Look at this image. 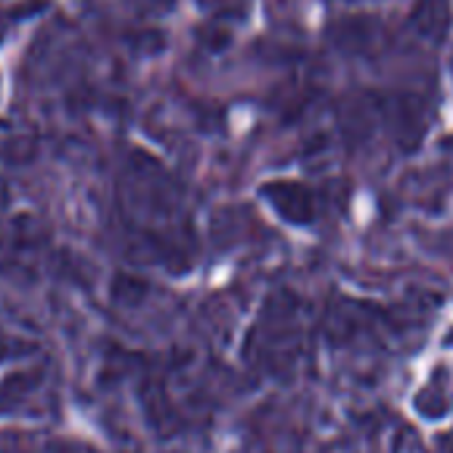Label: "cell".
<instances>
[{
  "instance_id": "obj_1",
  "label": "cell",
  "mask_w": 453,
  "mask_h": 453,
  "mask_svg": "<svg viewBox=\"0 0 453 453\" xmlns=\"http://www.w3.org/2000/svg\"><path fill=\"white\" fill-rule=\"evenodd\" d=\"M413 27L424 38L440 43L448 35V27H450L448 0H418L416 9H413Z\"/></svg>"
}]
</instances>
